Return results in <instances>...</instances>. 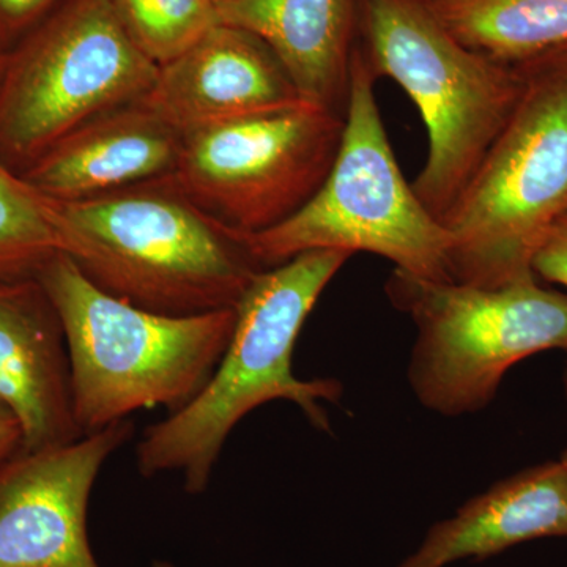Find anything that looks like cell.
I'll list each match as a JSON object with an SVG mask.
<instances>
[{
	"label": "cell",
	"mask_w": 567,
	"mask_h": 567,
	"mask_svg": "<svg viewBox=\"0 0 567 567\" xmlns=\"http://www.w3.org/2000/svg\"><path fill=\"white\" fill-rule=\"evenodd\" d=\"M350 254L309 251L256 276L235 306L229 344L215 372L189 404L142 432L137 472L178 473L188 494H204L235 425L267 402H293L309 423L330 431L324 402H338L336 380H300L292 357L298 336Z\"/></svg>",
	"instance_id": "1"
},
{
	"label": "cell",
	"mask_w": 567,
	"mask_h": 567,
	"mask_svg": "<svg viewBox=\"0 0 567 567\" xmlns=\"http://www.w3.org/2000/svg\"><path fill=\"white\" fill-rule=\"evenodd\" d=\"M51 203L62 252L93 286L145 311L196 316L235 308L267 270L246 235L194 204L173 175Z\"/></svg>",
	"instance_id": "2"
},
{
	"label": "cell",
	"mask_w": 567,
	"mask_h": 567,
	"mask_svg": "<svg viewBox=\"0 0 567 567\" xmlns=\"http://www.w3.org/2000/svg\"><path fill=\"white\" fill-rule=\"evenodd\" d=\"M65 333L74 415L84 435L164 406L193 401L229 344L235 308L164 316L93 286L66 254L37 275Z\"/></svg>",
	"instance_id": "3"
},
{
	"label": "cell",
	"mask_w": 567,
	"mask_h": 567,
	"mask_svg": "<svg viewBox=\"0 0 567 567\" xmlns=\"http://www.w3.org/2000/svg\"><path fill=\"white\" fill-rule=\"evenodd\" d=\"M365 65L410 96L427 130L416 196L443 221L525 87V66L506 65L456 39L424 0H358Z\"/></svg>",
	"instance_id": "4"
},
{
	"label": "cell",
	"mask_w": 567,
	"mask_h": 567,
	"mask_svg": "<svg viewBox=\"0 0 567 567\" xmlns=\"http://www.w3.org/2000/svg\"><path fill=\"white\" fill-rule=\"evenodd\" d=\"M524 66L516 110L442 221L454 282L533 278L537 248L567 212V51Z\"/></svg>",
	"instance_id": "5"
},
{
	"label": "cell",
	"mask_w": 567,
	"mask_h": 567,
	"mask_svg": "<svg viewBox=\"0 0 567 567\" xmlns=\"http://www.w3.org/2000/svg\"><path fill=\"white\" fill-rule=\"evenodd\" d=\"M375 82L354 48L344 133L330 173L301 210L265 233L246 235L264 268L309 251L371 252L399 274L453 281L450 235L401 173Z\"/></svg>",
	"instance_id": "6"
},
{
	"label": "cell",
	"mask_w": 567,
	"mask_h": 567,
	"mask_svg": "<svg viewBox=\"0 0 567 567\" xmlns=\"http://www.w3.org/2000/svg\"><path fill=\"white\" fill-rule=\"evenodd\" d=\"M158 66L111 0H63L0 58V162L21 174L84 123L142 102Z\"/></svg>",
	"instance_id": "7"
},
{
	"label": "cell",
	"mask_w": 567,
	"mask_h": 567,
	"mask_svg": "<svg viewBox=\"0 0 567 567\" xmlns=\"http://www.w3.org/2000/svg\"><path fill=\"white\" fill-rule=\"evenodd\" d=\"M386 293L415 322L410 385L440 415L477 412L513 365L567 350V293L546 289L536 276L486 289L394 270Z\"/></svg>",
	"instance_id": "8"
},
{
	"label": "cell",
	"mask_w": 567,
	"mask_h": 567,
	"mask_svg": "<svg viewBox=\"0 0 567 567\" xmlns=\"http://www.w3.org/2000/svg\"><path fill=\"white\" fill-rule=\"evenodd\" d=\"M344 115L305 102L183 134L174 182L194 204L241 235L301 210L333 166Z\"/></svg>",
	"instance_id": "9"
},
{
	"label": "cell",
	"mask_w": 567,
	"mask_h": 567,
	"mask_svg": "<svg viewBox=\"0 0 567 567\" xmlns=\"http://www.w3.org/2000/svg\"><path fill=\"white\" fill-rule=\"evenodd\" d=\"M134 435L118 421L0 462V567H100L89 540V502L112 454Z\"/></svg>",
	"instance_id": "10"
},
{
	"label": "cell",
	"mask_w": 567,
	"mask_h": 567,
	"mask_svg": "<svg viewBox=\"0 0 567 567\" xmlns=\"http://www.w3.org/2000/svg\"><path fill=\"white\" fill-rule=\"evenodd\" d=\"M303 102L274 52L251 33L216 22L158 66L144 103L178 133Z\"/></svg>",
	"instance_id": "11"
},
{
	"label": "cell",
	"mask_w": 567,
	"mask_h": 567,
	"mask_svg": "<svg viewBox=\"0 0 567 567\" xmlns=\"http://www.w3.org/2000/svg\"><path fill=\"white\" fill-rule=\"evenodd\" d=\"M0 402L21 425V450L84 436L62 322L37 278L0 282Z\"/></svg>",
	"instance_id": "12"
},
{
	"label": "cell",
	"mask_w": 567,
	"mask_h": 567,
	"mask_svg": "<svg viewBox=\"0 0 567 567\" xmlns=\"http://www.w3.org/2000/svg\"><path fill=\"white\" fill-rule=\"evenodd\" d=\"M182 145L183 134L142 100L84 123L21 175L50 199H91L171 177Z\"/></svg>",
	"instance_id": "13"
},
{
	"label": "cell",
	"mask_w": 567,
	"mask_h": 567,
	"mask_svg": "<svg viewBox=\"0 0 567 567\" xmlns=\"http://www.w3.org/2000/svg\"><path fill=\"white\" fill-rule=\"evenodd\" d=\"M216 21L257 37L305 103L344 115L358 0H213Z\"/></svg>",
	"instance_id": "14"
},
{
	"label": "cell",
	"mask_w": 567,
	"mask_h": 567,
	"mask_svg": "<svg viewBox=\"0 0 567 567\" xmlns=\"http://www.w3.org/2000/svg\"><path fill=\"white\" fill-rule=\"evenodd\" d=\"M558 536H567V468L548 462L470 499L456 516L429 529L415 554L398 567H445Z\"/></svg>",
	"instance_id": "15"
},
{
	"label": "cell",
	"mask_w": 567,
	"mask_h": 567,
	"mask_svg": "<svg viewBox=\"0 0 567 567\" xmlns=\"http://www.w3.org/2000/svg\"><path fill=\"white\" fill-rule=\"evenodd\" d=\"M466 47L524 66L567 51V0H424Z\"/></svg>",
	"instance_id": "16"
},
{
	"label": "cell",
	"mask_w": 567,
	"mask_h": 567,
	"mask_svg": "<svg viewBox=\"0 0 567 567\" xmlns=\"http://www.w3.org/2000/svg\"><path fill=\"white\" fill-rule=\"evenodd\" d=\"M59 252L50 197L0 162V282L37 278Z\"/></svg>",
	"instance_id": "17"
},
{
	"label": "cell",
	"mask_w": 567,
	"mask_h": 567,
	"mask_svg": "<svg viewBox=\"0 0 567 567\" xmlns=\"http://www.w3.org/2000/svg\"><path fill=\"white\" fill-rule=\"evenodd\" d=\"M118 18L156 65L173 61L216 24L213 0H111Z\"/></svg>",
	"instance_id": "18"
},
{
	"label": "cell",
	"mask_w": 567,
	"mask_h": 567,
	"mask_svg": "<svg viewBox=\"0 0 567 567\" xmlns=\"http://www.w3.org/2000/svg\"><path fill=\"white\" fill-rule=\"evenodd\" d=\"M61 0H0V58L51 13Z\"/></svg>",
	"instance_id": "19"
},
{
	"label": "cell",
	"mask_w": 567,
	"mask_h": 567,
	"mask_svg": "<svg viewBox=\"0 0 567 567\" xmlns=\"http://www.w3.org/2000/svg\"><path fill=\"white\" fill-rule=\"evenodd\" d=\"M536 278L567 290V212L554 224L533 259Z\"/></svg>",
	"instance_id": "20"
},
{
	"label": "cell",
	"mask_w": 567,
	"mask_h": 567,
	"mask_svg": "<svg viewBox=\"0 0 567 567\" xmlns=\"http://www.w3.org/2000/svg\"><path fill=\"white\" fill-rule=\"evenodd\" d=\"M21 447V425L17 416L0 402V462L17 454Z\"/></svg>",
	"instance_id": "21"
},
{
	"label": "cell",
	"mask_w": 567,
	"mask_h": 567,
	"mask_svg": "<svg viewBox=\"0 0 567 567\" xmlns=\"http://www.w3.org/2000/svg\"><path fill=\"white\" fill-rule=\"evenodd\" d=\"M152 567H177L169 561H163V559H158V561H153Z\"/></svg>",
	"instance_id": "22"
},
{
	"label": "cell",
	"mask_w": 567,
	"mask_h": 567,
	"mask_svg": "<svg viewBox=\"0 0 567 567\" xmlns=\"http://www.w3.org/2000/svg\"><path fill=\"white\" fill-rule=\"evenodd\" d=\"M559 462H561V464L565 465L567 468V450L565 451V454H563L561 461Z\"/></svg>",
	"instance_id": "23"
}]
</instances>
